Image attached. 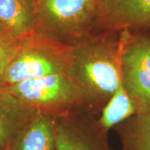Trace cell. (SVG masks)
I'll list each match as a JSON object with an SVG mask.
<instances>
[{"label":"cell","mask_w":150,"mask_h":150,"mask_svg":"<svg viewBox=\"0 0 150 150\" xmlns=\"http://www.w3.org/2000/svg\"><path fill=\"white\" fill-rule=\"evenodd\" d=\"M54 150H111L98 129L70 113L59 117Z\"/></svg>","instance_id":"cell-7"},{"label":"cell","mask_w":150,"mask_h":150,"mask_svg":"<svg viewBox=\"0 0 150 150\" xmlns=\"http://www.w3.org/2000/svg\"><path fill=\"white\" fill-rule=\"evenodd\" d=\"M71 45L33 31L21 44L6 69L0 88L68 71Z\"/></svg>","instance_id":"cell-3"},{"label":"cell","mask_w":150,"mask_h":150,"mask_svg":"<svg viewBox=\"0 0 150 150\" xmlns=\"http://www.w3.org/2000/svg\"><path fill=\"white\" fill-rule=\"evenodd\" d=\"M0 25L17 39L32 33L36 26V0H0Z\"/></svg>","instance_id":"cell-10"},{"label":"cell","mask_w":150,"mask_h":150,"mask_svg":"<svg viewBox=\"0 0 150 150\" xmlns=\"http://www.w3.org/2000/svg\"><path fill=\"white\" fill-rule=\"evenodd\" d=\"M30 107L54 117H62L84 103L80 89L68 74H56L23 81L0 88Z\"/></svg>","instance_id":"cell-4"},{"label":"cell","mask_w":150,"mask_h":150,"mask_svg":"<svg viewBox=\"0 0 150 150\" xmlns=\"http://www.w3.org/2000/svg\"><path fill=\"white\" fill-rule=\"evenodd\" d=\"M150 33V0H99L95 34Z\"/></svg>","instance_id":"cell-6"},{"label":"cell","mask_w":150,"mask_h":150,"mask_svg":"<svg viewBox=\"0 0 150 150\" xmlns=\"http://www.w3.org/2000/svg\"><path fill=\"white\" fill-rule=\"evenodd\" d=\"M4 35H8L7 33H6V31L3 28V27L0 25V37H3V36H4Z\"/></svg>","instance_id":"cell-14"},{"label":"cell","mask_w":150,"mask_h":150,"mask_svg":"<svg viewBox=\"0 0 150 150\" xmlns=\"http://www.w3.org/2000/svg\"><path fill=\"white\" fill-rule=\"evenodd\" d=\"M112 34H93L71 45L67 74L92 107L105 106L122 80L119 33Z\"/></svg>","instance_id":"cell-1"},{"label":"cell","mask_w":150,"mask_h":150,"mask_svg":"<svg viewBox=\"0 0 150 150\" xmlns=\"http://www.w3.org/2000/svg\"><path fill=\"white\" fill-rule=\"evenodd\" d=\"M21 42L22 38L17 39L9 35L0 37V84L8 66L20 47Z\"/></svg>","instance_id":"cell-13"},{"label":"cell","mask_w":150,"mask_h":150,"mask_svg":"<svg viewBox=\"0 0 150 150\" xmlns=\"http://www.w3.org/2000/svg\"><path fill=\"white\" fill-rule=\"evenodd\" d=\"M123 150H150V114L136 113L119 129Z\"/></svg>","instance_id":"cell-12"},{"label":"cell","mask_w":150,"mask_h":150,"mask_svg":"<svg viewBox=\"0 0 150 150\" xmlns=\"http://www.w3.org/2000/svg\"><path fill=\"white\" fill-rule=\"evenodd\" d=\"M15 96L0 92V150H8L23 127L37 112Z\"/></svg>","instance_id":"cell-9"},{"label":"cell","mask_w":150,"mask_h":150,"mask_svg":"<svg viewBox=\"0 0 150 150\" xmlns=\"http://www.w3.org/2000/svg\"><path fill=\"white\" fill-rule=\"evenodd\" d=\"M99 0H36L35 32L72 45L95 34Z\"/></svg>","instance_id":"cell-2"},{"label":"cell","mask_w":150,"mask_h":150,"mask_svg":"<svg viewBox=\"0 0 150 150\" xmlns=\"http://www.w3.org/2000/svg\"><path fill=\"white\" fill-rule=\"evenodd\" d=\"M137 113L136 108L121 80L113 95L103 108L98 126L103 131L123 123Z\"/></svg>","instance_id":"cell-11"},{"label":"cell","mask_w":150,"mask_h":150,"mask_svg":"<svg viewBox=\"0 0 150 150\" xmlns=\"http://www.w3.org/2000/svg\"><path fill=\"white\" fill-rule=\"evenodd\" d=\"M58 118L37 111L8 150H54Z\"/></svg>","instance_id":"cell-8"},{"label":"cell","mask_w":150,"mask_h":150,"mask_svg":"<svg viewBox=\"0 0 150 150\" xmlns=\"http://www.w3.org/2000/svg\"><path fill=\"white\" fill-rule=\"evenodd\" d=\"M118 33L123 85L137 113L150 114V33Z\"/></svg>","instance_id":"cell-5"}]
</instances>
